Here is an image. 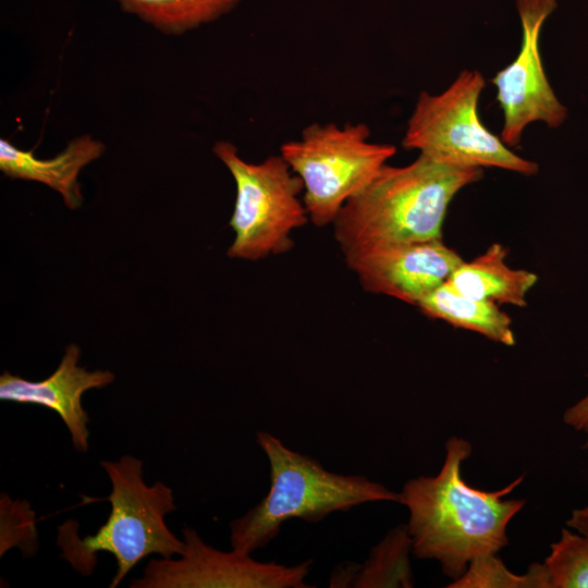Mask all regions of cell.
Masks as SVG:
<instances>
[{
	"mask_svg": "<svg viewBox=\"0 0 588 588\" xmlns=\"http://www.w3.org/2000/svg\"><path fill=\"white\" fill-rule=\"evenodd\" d=\"M416 306L430 318L477 332L506 346L515 344L511 318L495 303L468 297L448 281L424 296Z\"/></svg>",
	"mask_w": 588,
	"mask_h": 588,
	"instance_id": "5bb4252c",
	"label": "cell"
},
{
	"mask_svg": "<svg viewBox=\"0 0 588 588\" xmlns=\"http://www.w3.org/2000/svg\"><path fill=\"white\" fill-rule=\"evenodd\" d=\"M185 548L177 559L151 558L131 588H308L313 560L295 565L260 562L235 549L221 551L198 532L182 529Z\"/></svg>",
	"mask_w": 588,
	"mask_h": 588,
	"instance_id": "ba28073f",
	"label": "cell"
},
{
	"mask_svg": "<svg viewBox=\"0 0 588 588\" xmlns=\"http://www.w3.org/2000/svg\"><path fill=\"white\" fill-rule=\"evenodd\" d=\"M449 588H549V576L544 564L534 563L523 574L512 573L497 555L489 553L476 556L465 572L452 580Z\"/></svg>",
	"mask_w": 588,
	"mask_h": 588,
	"instance_id": "e0dca14e",
	"label": "cell"
},
{
	"mask_svg": "<svg viewBox=\"0 0 588 588\" xmlns=\"http://www.w3.org/2000/svg\"><path fill=\"white\" fill-rule=\"evenodd\" d=\"M507 250L493 243L480 256L463 261L448 283L457 292L479 301L526 306V295L538 281L537 274L513 269L505 262Z\"/></svg>",
	"mask_w": 588,
	"mask_h": 588,
	"instance_id": "4fadbf2b",
	"label": "cell"
},
{
	"mask_svg": "<svg viewBox=\"0 0 588 588\" xmlns=\"http://www.w3.org/2000/svg\"><path fill=\"white\" fill-rule=\"evenodd\" d=\"M79 357L81 348L70 344L54 372L41 381H29L9 371L2 372L0 400L39 405L56 412L70 432L73 448L86 453L89 416L82 405V396L90 389L112 383L114 375L109 370L89 371L78 366Z\"/></svg>",
	"mask_w": 588,
	"mask_h": 588,
	"instance_id": "8fae6325",
	"label": "cell"
},
{
	"mask_svg": "<svg viewBox=\"0 0 588 588\" xmlns=\"http://www.w3.org/2000/svg\"><path fill=\"white\" fill-rule=\"evenodd\" d=\"M543 564L549 588H588V538L563 528Z\"/></svg>",
	"mask_w": 588,
	"mask_h": 588,
	"instance_id": "ac0fdd59",
	"label": "cell"
},
{
	"mask_svg": "<svg viewBox=\"0 0 588 588\" xmlns=\"http://www.w3.org/2000/svg\"><path fill=\"white\" fill-rule=\"evenodd\" d=\"M358 564L339 565L334 568L329 586L330 587H352Z\"/></svg>",
	"mask_w": 588,
	"mask_h": 588,
	"instance_id": "ffe728a7",
	"label": "cell"
},
{
	"mask_svg": "<svg viewBox=\"0 0 588 588\" xmlns=\"http://www.w3.org/2000/svg\"><path fill=\"white\" fill-rule=\"evenodd\" d=\"M413 540L407 524L390 529L358 565L354 588H411L414 586L409 554Z\"/></svg>",
	"mask_w": 588,
	"mask_h": 588,
	"instance_id": "9a60e30c",
	"label": "cell"
},
{
	"mask_svg": "<svg viewBox=\"0 0 588 588\" xmlns=\"http://www.w3.org/2000/svg\"><path fill=\"white\" fill-rule=\"evenodd\" d=\"M212 151L236 185L229 223L235 237L228 256L255 261L289 252L293 247L290 234L309 220L299 199L302 179L293 174L281 155H271L259 163L247 162L225 140L217 142Z\"/></svg>",
	"mask_w": 588,
	"mask_h": 588,
	"instance_id": "52a82bcc",
	"label": "cell"
},
{
	"mask_svg": "<svg viewBox=\"0 0 588 588\" xmlns=\"http://www.w3.org/2000/svg\"><path fill=\"white\" fill-rule=\"evenodd\" d=\"M584 431L587 433V438H586V441H585L583 448L588 449V427Z\"/></svg>",
	"mask_w": 588,
	"mask_h": 588,
	"instance_id": "7402d4cb",
	"label": "cell"
},
{
	"mask_svg": "<svg viewBox=\"0 0 588 588\" xmlns=\"http://www.w3.org/2000/svg\"><path fill=\"white\" fill-rule=\"evenodd\" d=\"M100 466L111 482L108 519L84 538L78 536L77 522L68 519L58 527L57 544L60 558L83 576L93 574L98 552L111 553L117 572L109 587L114 588L143 559L151 554L179 556L185 543L164 522L176 509L172 489L162 481L148 486L142 460L123 455L118 461H100Z\"/></svg>",
	"mask_w": 588,
	"mask_h": 588,
	"instance_id": "277c9868",
	"label": "cell"
},
{
	"mask_svg": "<svg viewBox=\"0 0 588 588\" xmlns=\"http://www.w3.org/2000/svg\"><path fill=\"white\" fill-rule=\"evenodd\" d=\"M364 123H313L280 155L304 185L303 203L316 226L332 224L344 204L363 189L395 154L391 144L369 142Z\"/></svg>",
	"mask_w": 588,
	"mask_h": 588,
	"instance_id": "8992f818",
	"label": "cell"
},
{
	"mask_svg": "<svg viewBox=\"0 0 588 588\" xmlns=\"http://www.w3.org/2000/svg\"><path fill=\"white\" fill-rule=\"evenodd\" d=\"M482 175V168L452 166L422 154L404 167L387 163L332 223L344 260L388 245L442 238L450 203Z\"/></svg>",
	"mask_w": 588,
	"mask_h": 588,
	"instance_id": "7a4b0ae2",
	"label": "cell"
},
{
	"mask_svg": "<svg viewBox=\"0 0 588 588\" xmlns=\"http://www.w3.org/2000/svg\"><path fill=\"white\" fill-rule=\"evenodd\" d=\"M516 4L523 27L520 49L491 79L503 112L500 138L510 148L518 146L528 124L540 121L556 128L568 115L547 78L539 48L542 25L556 0H517Z\"/></svg>",
	"mask_w": 588,
	"mask_h": 588,
	"instance_id": "9c48e42d",
	"label": "cell"
},
{
	"mask_svg": "<svg viewBox=\"0 0 588 588\" xmlns=\"http://www.w3.org/2000/svg\"><path fill=\"white\" fill-rule=\"evenodd\" d=\"M486 85L479 71L463 70L441 94L421 91L407 121L402 146L433 160L468 168H500L523 175L539 166L514 154L478 114Z\"/></svg>",
	"mask_w": 588,
	"mask_h": 588,
	"instance_id": "5b68a950",
	"label": "cell"
},
{
	"mask_svg": "<svg viewBox=\"0 0 588 588\" xmlns=\"http://www.w3.org/2000/svg\"><path fill=\"white\" fill-rule=\"evenodd\" d=\"M463 261L442 238L388 245L345 259L365 291L415 306Z\"/></svg>",
	"mask_w": 588,
	"mask_h": 588,
	"instance_id": "30bf717a",
	"label": "cell"
},
{
	"mask_svg": "<svg viewBox=\"0 0 588 588\" xmlns=\"http://www.w3.org/2000/svg\"><path fill=\"white\" fill-rule=\"evenodd\" d=\"M566 526L588 538V506L574 510Z\"/></svg>",
	"mask_w": 588,
	"mask_h": 588,
	"instance_id": "44dd1931",
	"label": "cell"
},
{
	"mask_svg": "<svg viewBox=\"0 0 588 588\" xmlns=\"http://www.w3.org/2000/svg\"><path fill=\"white\" fill-rule=\"evenodd\" d=\"M563 421L575 430H585L588 427V393L565 409Z\"/></svg>",
	"mask_w": 588,
	"mask_h": 588,
	"instance_id": "d6986e66",
	"label": "cell"
},
{
	"mask_svg": "<svg viewBox=\"0 0 588 588\" xmlns=\"http://www.w3.org/2000/svg\"><path fill=\"white\" fill-rule=\"evenodd\" d=\"M256 441L269 463L270 487L255 506L230 523L232 549L252 554L265 548L291 518L317 524L368 502L400 503L399 492L360 475L330 471L268 431H258Z\"/></svg>",
	"mask_w": 588,
	"mask_h": 588,
	"instance_id": "3957f363",
	"label": "cell"
},
{
	"mask_svg": "<svg viewBox=\"0 0 588 588\" xmlns=\"http://www.w3.org/2000/svg\"><path fill=\"white\" fill-rule=\"evenodd\" d=\"M121 8L137 15L160 32L180 35L216 21L241 0H117Z\"/></svg>",
	"mask_w": 588,
	"mask_h": 588,
	"instance_id": "2e32d148",
	"label": "cell"
},
{
	"mask_svg": "<svg viewBox=\"0 0 588 588\" xmlns=\"http://www.w3.org/2000/svg\"><path fill=\"white\" fill-rule=\"evenodd\" d=\"M105 151V145L89 135H82L71 140L57 156L38 159L33 151H25L0 139V170L9 177L40 182L61 194L70 209L78 208L83 203L77 182L81 170L98 159Z\"/></svg>",
	"mask_w": 588,
	"mask_h": 588,
	"instance_id": "7c38bea8",
	"label": "cell"
},
{
	"mask_svg": "<svg viewBox=\"0 0 588 588\" xmlns=\"http://www.w3.org/2000/svg\"><path fill=\"white\" fill-rule=\"evenodd\" d=\"M470 454L471 444L467 440L457 436L449 438L438 475L412 478L400 492V503L409 512L407 526L413 554L437 560L452 580L476 556L498 553L507 546V525L525 504L520 499H503L524 476L497 491L467 485L461 466Z\"/></svg>",
	"mask_w": 588,
	"mask_h": 588,
	"instance_id": "6da1fadb",
	"label": "cell"
}]
</instances>
